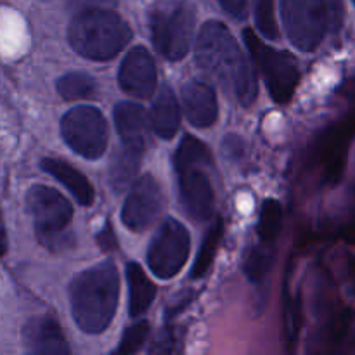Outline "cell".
Instances as JSON below:
<instances>
[{
    "label": "cell",
    "instance_id": "obj_8",
    "mask_svg": "<svg viewBox=\"0 0 355 355\" xmlns=\"http://www.w3.org/2000/svg\"><path fill=\"white\" fill-rule=\"evenodd\" d=\"M61 134L66 144L83 158L96 159L107 146V123L97 107L76 106L61 120Z\"/></svg>",
    "mask_w": 355,
    "mask_h": 355
},
{
    "label": "cell",
    "instance_id": "obj_12",
    "mask_svg": "<svg viewBox=\"0 0 355 355\" xmlns=\"http://www.w3.org/2000/svg\"><path fill=\"white\" fill-rule=\"evenodd\" d=\"M118 82L127 94L134 97H151L156 87V66L144 47H135L125 55L118 71Z\"/></svg>",
    "mask_w": 355,
    "mask_h": 355
},
{
    "label": "cell",
    "instance_id": "obj_26",
    "mask_svg": "<svg viewBox=\"0 0 355 355\" xmlns=\"http://www.w3.org/2000/svg\"><path fill=\"white\" fill-rule=\"evenodd\" d=\"M255 19L260 33L269 40L277 38L276 17H274V0H257L255 3Z\"/></svg>",
    "mask_w": 355,
    "mask_h": 355
},
{
    "label": "cell",
    "instance_id": "obj_15",
    "mask_svg": "<svg viewBox=\"0 0 355 355\" xmlns=\"http://www.w3.org/2000/svg\"><path fill=\"white\" fill-rule=\"evenodd\" d=\"M355 135V120H347L331 132L326 139L324 149H322V170H324V180L329 184H336L342 179L345 172L347 151L352 137Z\"/></svg>",
    "mask_w": 355,
    "mask_h": 355
},
{
    "label": "cell",
    "instance_id": "obj_21",
    "mask_svg": "<svg viewBox=\"0 0 355 355\" xmlns=\"http://www.w3.org/2000/svg\"><path fill=\"white\" fill-rule=\"evenodd\" d=\"M222 236H224V222H222L220 217H217L214 218V222L208 227L196 260H194V266L191 269V277L193 279H200V277L207 276L211 267V262L215 259V253L218 250V245L222 241Z\"/></svg>",
    "mask_w": 355,
    "mask_h": 355
},
{
    "label": "cell",
    "instance_id": "obj_7",
    "mask_svg": "<svg viewBox=\"0 0 355 355\" xmlns=\"http://www.w3.org/2000/svg\"><path fill=\"white\" fill-rule=\"evenodd\" d=\"M243 37H245V44L250 51V58L262 71L267 90L274 103H290L298 82H300V69H298L297 59L290 52L276 51L263 44L248 28L243 31Z\"/></svg>",
    "mask_w": 355,
    "mask_h": 355
},
{
    "label": "cell",
    "instance_id": "obj_10",
    "mask_svg": "<svg viewBox=\"0 0 355 355\" xmlns=\"http://www.w3.org/2000/svg\"><path fill=\"white\" fill-rule=\"evenodd\" d=\"M288 38L297 49L312 52L328 31L322 0H281Z\"/></svg>",
    "mask_w": 355,
    "mask_h": 355
},
{
    "label": "cell",
    "instance_id": "obj_31",
    "mask_svg": "<svg viewBox=\"0 0 355 355\" xmlns=\"http://www.w3.org/2000/svg\"><path fill=\"white\" fill-rule=\"evenodd\" d=\"M97 245L101 246L103 252H111V250L116 248V238H114L113 225L110 222H106L99 234H97Z\"/></svg>",
    "mask_w": 355,
    "mask_h": 355
},
{
    "label": "cell",
    "instance_id": "obj_23",
    "mask_svg": "<svg viewBox=\"0 0 355 355\" xmlns=\"http://www.w3.org/2000/svg\"><path fill=\"white\" fill-rule=\"evenodd\" d=\"M281 225H283V208H281V203L276 200H267L262 205L259 225H257L260 241L266 243V245H274V241H276L281 232Z\"/></svg>",
    "mask_w": 355,
    "mask_h": 355
},
{
    "label": "cell",
    "instance_id": "obj_2",
    "mask_svg": "<svg viewBox=\"0 0 355 355\" xmlns=\"http://www.w3.org/2000/svg\"><path fill=\"white\" fill-rule=\"evenodd\" d=\"M120 293V277L114 262L82 270L69 284V305L75 322L89 335L106 331L114 318Z\"/></svg>",
    "mask_w": 355,
    "mask_h": 355
},
{
    "label": "cell",
    "instance_id": "obj_6",
    "mask_svg": "<svg viewBox=\"0 0 355 355\" xmlns=\"http://www.w3.org/2000/svg\"><path fill=\"white\" fill-rule=\"evenodd\" d=\"M194 7L189 0H163L151 12L155 47L163 58L179 61L191 49L194 33Z\"/></svg>",
    "mask_w": 355,
    "mask_h": 355
},
{
    "label": "cell",
    "instance_id": "obj_16",
    "mask_svg": "<svg viewBox=\"0 0 355 355\" xmlns=\"http://www.w3.org/2000/svg\"><path fill=\"white\" fill-rule=\"evenodd\" d=\"M42 170L47 172L49 175L54 177L58 182H61L69 193L73 194L76 201L83 207H90L94 203V187L92 184L87 180V177L83 175L82 172L75 168V166L68 165L62 159H55V158H44L40 163Z\"/></svg>",
    "mask_w": 355,
    "mask_h": 355
},
{
    "label": "cell",
    "instance_id": "obj_25",
    "mask_svg": "<svg viewBox=\"0 0 355 355\" xmlns=\"http://www.w3.org/2000/svg\"><path fill=\"white\" fill-rule=\"evenodd\" d=\"M148 335H149V322L148 321L135 322V324H132L130 328L125 329L120 345L116 347L114 352L125 354V355L137 352V350L144 345Z\"/></svg>",
    "mask_w": 355,
    "mask_h": 355
},
{
    "label": "cell",
    "instance_id": "obj_1",
    "mask_svg": "<svg viewBox=\"0 0 355 355\" xmlns=\"http://www.w3.org/2000/svg\"><path fill=\"white\" fill-rule=\"evenodd\" d=\"M196 61L239 104L252 106L257 99L255 71L224 23L208 21L203 24L196 40Z\"/></svg>",
    "mask_w": 355,
    "mask_h": 355
},
{
    "label": "cell",
    "instance_id": "obj_28",
    "mask_svg": "<svg viewBox=\"0 0 355 355\" xmlns=\"http://www.w3.org/2000/svg\"><path fill=\"white\" fill-rule=\"evenodd\" d=\"M298 319H300V304H298V300L288 302L286 333H288V345H290V349H293L295 343H297Z\"/></svg>",
    "mask_w": 355,
    "mask_h": 355
},
{
    "label": "cell",
    "instance_id": "obj_20",
    "mask_svg": "<svg viewBox=\"0 0 355 355\" xmlns=\"http://www.w3.org/2000/svg\"><path fill=\"white\" fill-rule=\"evenodd\" d=\"M127 281H128V312L132 318L146 314L156 297V286L153 281L146 276L139 263L130 262L127 266Z\"/></svg>",
    "mask_w": 355,
    "mask_h": 355
},
{
    "label": "cell",
    "instance_id": "obj_32",
    "mask_svg": "<svg viewBox=\"0 0 355 355\" xmlns=\"http://www.w3.org/2000/svg\"><path fill=\"white\" fill-rule=\"evenodd\" d=\"M116 0H73L80 10L94 9V7H111Z\"/></svg>",
    "mask_w": 355,
    "mask_h": 355
},
{
    "label": "cell",
    "instance_id": "obj_30",
    "mask_svg": "<svg viewBox=\"0 0 355 355\" xmlns=\"http://www.w3.org/2000/svg\"><path fill=\"white\" fill-rule=\"evenodd\" d=\"M222 9L236 19H245L248 14V0H218Z\"/></svg>",
    "mask_w": 355,
    "mask_h": 355
},
{
    "label": "cell",
    "instance_id": "obj_3",
    "mask_svg": "<svg viewBox=\"0 0 355 355\" xmlns=\"http://www.w3.org/2000/svg\"><path fill=\"white\" fill-rule=\"evenodd\" d=\"M127 21L111 7L78 10L68 28V40L80 55L92 61H110L130 42Z\"/></svg>",
    "mask_w": 355,
    "mask_h": 355
},
{
    "label": "cell",
    "instance_id": "obj_33",
    "mask_svg": "<svg viewBox=\"0 0 355 355\" xmlns=\"http://www.w3.org/2000/svg\"><path fill=\"white\" fill-rule=\"evenodd\" d=\"M354 3H355V0H354Z\"/></svg>",
    "mask_w": 355,
    "mask_h": 355
},
{
    "label": "cell",
    "instance_id": "obj_4",
    "mask_svg": "<svg viewBox=\"0 0 355 355\" xmlns=\"http://www.w3.org/2000/svg\"><path fill=\"white\" fill-rule=\"evenodd\" d=\"M210 149L193 135H184L175 153V170L179 177L180 201L191 218L208 220L214 211V186L210 173Z\"/></svg>",
    "mask_w": 355,
    "mask_h": 355
},
{
    "label": "cell",
    "instance_id": "obj_9",
    "mask_svg": "<svg viewBox=\"0 0 355 355\" xmlns=\"http://www.w3.org/2000/svg\"><path fill=\"white\" fill-rule=\"evenodd\" d=\"M189 252V232L179 220L168 217L151 239L148 250V266L156 277L170 279L186 266Z\"/></svg>",
    "mask_w": 355,
    "mask_h": 355
},
{
    "label": "cell",
    "instance_id": "obj_22",
    "mask_svg": "<svg viewBox=\"0 0 355 355\" xmlns=\"http://www.w3.org/2000/svg\"><path fill=\"white\" fill-rule=\"evenodd\" d=\"M55 89L66 101L89 99L96 94V82L92 76L82 71H71L62 75L55 83Z\"/></svg>",
    "mask_w": 355,
    "mask_h": 355
},
{
    "label": "cell",
    "instance_id": "obj_24",
    "mask_svg": "<svg viewBox=\"0 0 355 355\" xmlns=\"http://www.w3.org/2000/svg\"><path fill=\"white\" fill-rule=\"evenodd\" d=\"M274 257V245H266L260 241V245L250 248L248 255L245 259V272L253 283H262L263 277L269 272L272 266Z\"/></svg>",
    "mask_w": 355,
    "mask_h": 355
},
{
    "label": "cell",
    "instance_id": "obj_18",
    "mask_svg": "<svg viewBox=\"0 0 355 355\" xmlns=\"http://www.w3.org/2000/svg\"><path fill=\"white\" fill-rule=\"evenodd\" d=\"M180 125V111L175 94L170 87H163L155 97L151 107V127L162 139H172Z\"/></svg>",
    "mask_w": 355,
    "mask_h": 355
},
{
    "label": "cell",
    "instance_id": "obj_27",
    "mask_svg": "<svg viewBox=\"0 0 355 355\" xmlns=\"http://www.w3.org/2000/svg\"><path fill=\"white\" fill-rule=\"evenodd\" d=\"M322 6H324L328 31L338 33L345 17V3L343 0H322Z\"/></svg>",
    "mask_w": 355,
    "mask_h": 355
},
{
    "label": "cell",
    "instance_id": "obj_29",
    "mask_svg": "<svg viewBox=\"0 0 355 355\" xmlns=\"http://www.w3.org/2000/svg\"><path fill=\"white\" fill-rule=\"evenodd\" d=\"M175 336H173L172 328H163L162 333L156 338L155 345L151 347V352H159V354H168V352H175Z\"/></svg>",
    "mask_w": 355,
    "mask_h": 355
},
{
    "label": "cell",
    "instance_id": "obj_5",
    "mask_svg": "<svg viewBox=\"0 0 355 355\" xmlns=\"http://www.w3.org/2000/svg\"><path fill=\"white\" fill-rule=\"evenodd\" d=\"M28 211L33 217L37 238L51 252H62L73 245L69 231L73 208L59 191L47 186H33L26 196Z\"/></svg>",
    "mask_w": 355,
    "mask_h": 355
},
{
    "label": "cell",
    "instance_id": "obj_19",
    "mask_svg": "<svg viewBox=\"0 0 355 355\" xmlns=\"http://www.w3.org/2000/svg\"><path fill=\"white\" fill-rule=\"evenodd\" d=\"M114 125L123 142L146 144L149 121L142 106L135 103H118L114 107Z\"/></svg>",
    "mask_w": 355,
    "mask_h": 355
},
{
    "label": "cell",
    "instance_id": "obj_13",
    "mask_svg": "<svg viewBox=\"0 0 355 355\" xmlns=\"http://www.w3.org/2000/svg\"><path fill=\"white\" fill-rule=\"evenodd\" d=\"M23 343L28 352L44 355H66L69 345L55 319L44 315L26 322L23 328Z\"/></svg>",
    "mask_w": 355,
    "mask_h": 355
},
{
    "label": "cell",
    "instance_id": "obj_11",
    "mask_svg": "<svg viewBox=\"0 0 355 355\" xmlns=\"http://www.w3.org/2000/svg\"><path fill=\"white\" fill-rule=\"evenodd\" d=\"M163 205H165V196L162 186L151 173H146L128 193L121 210V222L132 232L146 231L162 214Z\"/></svg>",
    "mask_w": 355,
    "mask_h": 355
},
{
    "label": "cell",
    "instance_id": "obj_17",
    "mask_svg": "<svg viewBox=\"0 0 355 355\" xmlns=\"http://www.w3.org/2000/svg\"><path fill=\"white\" fill-rule=\"evenodd\" d=\"M142 155H144V146L132 144V142H123L121 148L114 153L110 166V184L116 193H121L130 186L139 172Z\"/></svg>",
    "mask_w": 355,
    "mask_h": 355
},
{
    "label": "cell",
    "instance_id": "obj_14",
    "mask_svg": "<svg viewBox=\"0 0 355 355\" xmlns=\"http://www.w3.org/2000/svg\"><path fill=\"white\" fill-rule=\"evenodd\" d=\"M182 104L191 125L207 128L215 123L218 116L217 96L208 83L201 80H189L182 87Z\"/></svg>",
    "mask_w": 355,
    "mask_h": 355
}]
</instances>
